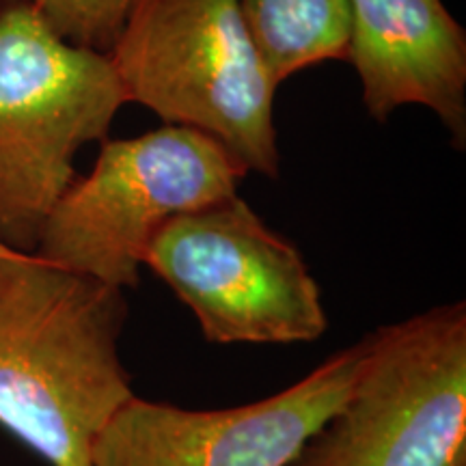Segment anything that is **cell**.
<instances>
[{
    "label": "cell",
    "instance_id": "1",
    "mask_svg": "<svg viewBox=\"0 0 466 466\" xmlns=\"http://www.w3.org/2000/svg\"><path fill=\"white\" fill-rule=\"evenodd\" d=\"M127 313L124 289L0 255V425L50 466H91L96 436L134 395Z\"/></svg>",
    "mask_w": 466,
    "mask_h": 466
},
{
    "label": "cell",
    "instance_id": "2",
    "mask_svg": "<svg viewBox=\"0 0 466 466\" xmlns=\"http://www.w3.org/2000/svg\"><path fill=\"white\" fill-rule=\"evenodd\" d=\"M127 97L102 52L52 33L33 0H0V244L31 255L76 179L74 158L108 137Z\"/></svg>",
    "mask_w": 466,
    "mask_h": 466
},
{
    "label": "cell",
    "instance_id": "3",
    "mask_svg": "<svg viewBox=\"0 0 466 466\" xmlns=\"http://www.w3.org/2000/svg\"><path fill=\"white\" fill-rule=\"evenodd\" d=\"M106 56L127 102L217 138L248 173L279 177L277 86L240 0H132Z\"/></svg>",
    "mask_w": 466,
    "mask_h": 466
},
{
    "label": "cell",
    "instance_id": "4",
    "mask_svg": "<svg viewBox=\"0 0 466 466\" xmlns=\"http://www.w3.org/2000/svg\"><path fill=\"white\" fill-rule=\"evenodd\" d=\"M247 175L223 143L192 127L104 138L91 173L76 175L52 208L35 255L127 291L168 220L238 195Z\"/></svg>",
    "mask_w": 466,
    "mask_h": 466
},
{
    "label": "cell",
    "instance_id": "5",
    "mask_svg": "<svg viewBox=\"0 0 466 466\" xmlns=\"http://www.w3.org/2000/svg\"><path fill=\"white\" fill-rule=\"evenodd\" d=\"M360 341L346 401L289 466H466L464 302Z\"/></svg>",
    "mask_w": 466,
    "mask_h": 466
},
{
    "label": "cell",
    "instance_id": "6",
    "mask_svg": "<svg viewBox=\"0 0 466 466\" xmlns=\"http://www.w3.org/2000/svg\"><path fill=\"white\" fill-rule=\"evenodd\" d=\"M145 266L190 309L209 343H309L329 329L300 250L238 195L168 220Z\"/></svg>",
    "mask_w": 466,
    "mask_h": 466
},
{
    "label": "cell",
    "instance_id": "7",
    "mask_svg": "<svg viewBox=\"0 0 466 466\" xmlns=\"http://www.w3.org/2000/svg\"><path fill=\"white\" fill-rule=\"evenodd\" d=\"M360 354L359 339L291 387L236 408L132 395L93 441L91 466H289L346 401Z\"/></svg>",
    "mask_w": 466,
    "mask_h": 466
},
{
    "label": "cell",
    "instance_id": "8",
    "mask_svg": "<svg viewBox=\"0 0 466 466\" xmlns=\"http://www.w3.org/2000/svg\"><path fill=\"white\" fill-rule=\"evenodd\" d=\"M371 119L423 106L466 145V33L442 0H350L348 56Z\"/></svg>",
    "mask_w": 466,
    "mask_h": 466
},
{
    "label": "cell",
    "instance_id": "9",
    "mask_svg": "<svg viewBox=\"0 0 466 466\" xmlns=\"http://www.w3.org/2000/svg\"><path fill=\"white\" fill-rule=\"evenodd\" d=\"M240 11L275 86L348 56L350 0H240Z\"/></svg>",
    "mask_w": 466,
    "mask_h": 466
},
{
    "label": "cell",
    "instance_id": "10",
    "mask_svg": "<svg viewBox=\"0 0 466 466\" xmlns=\"http://www.w3.org/2000/svg\"><path fill=\"white\" fill-rule=\"evenodd\" d=\"M33 5L67 44L108 55L132 0H33Z\"/></svg>",
    "mask_w": 466,
    "mask_h": 466
},
{
    "label": "cell",
    "instance_id": "11",
    "mask_svg": "<svg viewBox=\"0 0 466 466\" xmlns=\"http://www.w3.org/2000/svg\"><path fill=\"white\" fill-rule=\"evenodd\" d=\"M9 253H15V250H11V248L3 247V244H0V255H9Z\"/></svg>",
    "mask_w": 466,
    "mask_h": 466
}]
</instances>
